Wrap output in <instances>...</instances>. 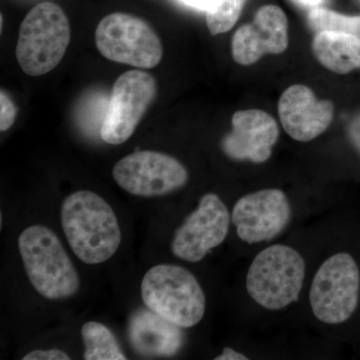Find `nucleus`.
Instances as JSON below:
<instances>
[{"label": "nucleus", "mask_w": 360, "mask_h": 360, "mask_svg": "<svg viewBox=\"0 0 360 360\" xmlns=\"http://www.w3.org/2000/svg\"><path fill=\"white\" fill-rule=\"evenodd\" d=\"M60 214L68 245L82 262L103 264L115 255L122 231L112 208L98 194L89 191L70 194Z\"/></svg>", "instance_id": "obj_1"}, {"label": "nucleus", "mask_w": 360, "mask_h": 360, "mask_svg": "<svg viewBox=\"0 0 360 360\" xmlns=\"http://www.w3.org/2000/svg\"><path fill=\"white\" fill-rule=\"evenodd\" d=\"M26 276L34 290L49 300L70 298L79 290L75 265L56 233L44 225H32L18 238Z\"/></svg>", "instance_id": "obj_2"}, {"label": "nucleus", "mask_w": 360, "mask_h": 360, "mask_svg": "<svg viewBox=\"0 0 360 360\" xmlns=\"http://www.w3.org/2000/svg\"><path fill=\"white\" fill-rule=\"evenodd\" d=\"M141 297L148 309L180 328H193L205 316V291L184 267L160 264L149 269L142 279Z\"/></svg>", "instance_id": "obj_3"}, {"label": "nucleus", "mask_w": 360, "mask_h": 360, "mask_svg": "<svg viewBox=\"0 0 360 360\" xmlns=\"http://www.w3.org/2000/svg\"><path fill=\"white\" fill-rule=\"evenodd\" d=\"M70 41V21L65 11L53 2H41L21 22L16 58L26 75L40 77L60 63Z\"/></svg>", "instance_id": "obj_4"}, {"label": "nucleus", "mask_w": 360, "mask_h": 360, "mask_svg": "<svg viewBox=\"0 0 360 360\" xmlns=\"http://www.w3.org/2000/svg\"><path fill=\"white\" fill-rule=\"evenodd\" d=\"M305 277V262L290 246H269L251 262L246 290L264 309L279 310L297 302Z\"/></svg>", "instance_id": "obj_5"}, {"label": "nucleus", "mask_w": 360, "mask_h": 360, "mask_svg": "<svg viewBox=\"0 0 360 360\" xmlns=\"http://www.w3.org/2000/svg\"><path fill=\"white\" fill-rule=\"evenodd\" d=\"M360 300V269L347 252L328 258L315 274L309 292L312 312L319 321L341 324L357 309Z\"/></svg>", "instance_id": "obj_6"}, {"label": "nucleus", "mask_w": 360, "mask_h": 360, "mask_svg": "<svg viewBox=\"0 0 360 360\" xmlns=\"http://www.w3.org/2000/svg\"><path fill=\"white\" fill-rule=\"evenodd\" d=\"M96 44L104 58L135 68H155L163 56L162 44L153 28L131 14L105 16L97 26Z\"/></svg>", "instance_id": "obj_7"}, {"label": "nucleus", "mask_w": 360, "mask_h": 360, "mask_svg": "<svg viewBox=\"0 0 360 360\" xmlns=\"http://www.w3.org/2000/svg\"><path fill=\"white\" fill-rule=\"evenodd\" d=\"M158 94L153 75L141 70L123 73L113 85L108 111L101 127L106 143L118 146L127 141Z\"/></svg>", "instance_id": "obj_8"}, {"label": "nucleus", "mask_w": 360, "mask_h": 360, "mask_svg": "<svg viewBox=\"0 0 360 360\" xmlns=\"http://www.w3.org/2000/svg\"><path fill=\"white\" fill-rule=\"evenodd\" d=\"M116 184L141 198L167 195L186 186V168L176 158L158 151H136L118 161L112 170Z\"/></svg>", "instance_id": "obj_9"}, {"label": "nucleus", "mask_w": 360, "mask_h": 360, "mask_svg": "<svg viewBox=\"0 0 360 360\" xmlns=\"http://www.w3.org/2000/svg\"><path fill=\"white\" fill-rule=\"evenodd\" d=\"M231 224L229 210L214 193L200 198L198 207L174 232L172 252L188 262H198L226 238Z\"/></svg>", "instance_id": "obj_10"}, {"label": "nucleus", "mask_w": 360, "mask_h": 360, "mask_svg": "<svg viewBox=\"0 0 360 360\" xmlns=\"http://www.w3.org/2000/svg\"><path fill=\"white\" fill-rule=\"evenodd\" d=\"M291 206L281 189H262L246 194L232 210L238 238L248 245L271 240L290 224Z\"/></svg>", "instance_id": "obj_11"}, {"label": "nucleus", "mask_w": 360, "mask_h": 360, "mask_svg": "<svg viewBox=\"0 0 360 360\" xmlns=\"http://www.w3.org/2000/svg\"><path fill=\"white\" fill-rule=\"evenodd\" d=\"M288 46V18L279 6H264L255 20L239 27L232 39V56L241 65H250L265 54H281Z\"/></svg>", "instance_id": "obj_12"}, {"label": "nucleus", "mask_w": 360, "mask_h": 360, "mask_svg": "<svg viewBox=\"0 0 360 360\" xmlns=\"http://www.w3.org/2000/svg\"><path fill=\"white\" fill-rule=\"evenodd\" d=\"M281 124L295 141H314L331 124L335 108L329 101H319L309 87L295 84L284 90L278 103Z\"/></svg>", "instance_id": "obj_13"}, {"label": "nucleus", "mask_w": 360, "mask_h": 360, "mask_svg": "<svg viewBox=\"0 0 360 360\" xmlns=\"http://www.w3.org/2000/svg\"><path fill=\"white\" fill-rule=\"evenodd\" d=\"M232 131L221 141L225 155L236 160L265 162L279 136L276 120L265 111L240 110L232 116Z\"/></svg>", "instance_id": "obj_14"}, {"label": "nucleus", "mask_w": 360, "mask_h": 360, "mask_svg": "<svg viewBox=\"0 0 360 360\" xmlns=\"http://www.w3.org/2000/svg\"><path fill=\"white\" fill-rule=\"evenodd\" d=\"M180 328L148 307L139 309L129 321L130 345L144 356H172L184 345V335Z\"/></svg>", "instance_id": "obj_15"}, {"label": "nucleus", "mask_w": 360, "mask_h": 360, "mask_svg": "<svg viewBox=\"0 0 360 360\" xmlns=\"http://www.w3.org/2000/svg\"><path fill=\"white\" fill-rule=\"evenodd\" d=\"M312 51L321 65L338 75L360 70V35L317 32L312 41Z\"/></svg>", "instance_id": "obj_16"}, {"label": "nucleus", "mask_w": 360, "mask_h": 360, "mask_svg": "<svg viewBox=\"0 0 360 360\" xmlns=\"http://www.w3.org/2000/svg\"><path fill=\"white\" fill-rule=\"evenodd\" d=\"M84 345V359L125 360L115 335L101 322L89 321L82 328Z\"/></svg>", "instance_id": "obj_17"}, {"label": "nucleus", "mask_w": 360, "mask_h": 360, "mask_svg": "<svg viewBox=\"0 0 360 360\" xmlns=\"http://www.w3.org/2000/svg\"><path fill=\"white\" fill-rule=\"evenodd\" d=\"M309 25L316 33L331 32L360 35V15H345L324 7L310 9Z\"/></svg>", "instance_id": "obj_18"}, {"label": "nucleus", "mask_w": 360, "mask_h": 360, "mask_svg": "<svg viewBox=\"0 0 360 360\" xmlns=\"http://www.w3.org/2000/svg\"><path fill=\"white\" fill-rule=\"evenodd\" d=\"M246 0H212L206 11V25L213 35L229 32L243 13Z\"/></svg>", "instance_id": "obj_19"}, {"label": "nucleus", "mask_w": 360, "mask_h": 360, "mask_svg": "<svg viewBox=\"0 0 360 360\" xmlns=\"http://www.w3.org/2000/svg\"><path fill=\"white\" fill-rule=\"evenodd\" d=\"M15 106L8 96L1 90L0 92V130L6 131L11 129L15 120Z\"/></svg>", "instance_id": "obj_20"}, {"label": "nucleus", "mask_w": 360, "mask_h": 360, "mask_svg": "<svg viewBox=\"0 0 360 360\" xmlns=\"http://www.w3.org/2000/svg\"><path fill=\"white\" fill-rule=\"evenodd\" d=\"M70 357L60 349L33 350L22 360H70Z\"/></svg>", "instance_id": "obj_21"}, {"label": "nucleus", "mask_w": 360, "mask_h": 360, "mask_svg": "<svg viewBox=\"0 0 360 360\" xmlns=\"http://www.w3.org/2000/svg\"><path fill=\"white\" fill-rule=\"evenodd\" d=\"M348 139L360 155V112L350 120L347 127Z\"/></svg>", "instance_id": "obj_22"}, {"label": "nucleus", "mask_w": 360, "mask_h": 360, "mask_svg": "<svg viewBox=\"0 0 360 360\" xmlns=\"http://www.w3.org/2000/svg\"><path fill=\"white\" fill-rule=\"evenodd\" d=\"M215 360H248L245 354H239L231 347H225L224 352L219 356L215 357Z\"/></svg>", "instance_id": "obj_23"}, {"label": "nucleus", "mask_w": 360, "mask_h": 360, "mask_svg": "<svg viewBox=\"0 0 360 360\" xmlns=\"http://www.w3.org/2000/svg\"><path fill=\"white\" fill-rule=\"evenodd\" d=\"M181 4H186L194 9H198L200 11H207L212 4V0H179Z\"/></svg>", "instance_id": "obj_24"}, {"label": "nucleus", "mask_w": 360, "mask_h": 360, "mask_svg": "<svg viewBox=\"0 0 360 360\" xmlns=\"http://www.w3.org/2000/svg\"><path fill=\"white\" fill-rule=\"evenodd\" d=\"M293 1L302 6L314 8V7L321 6L323 0H293Z\"/></svg>", "instance_id": "obj_25"}]
</instances>
